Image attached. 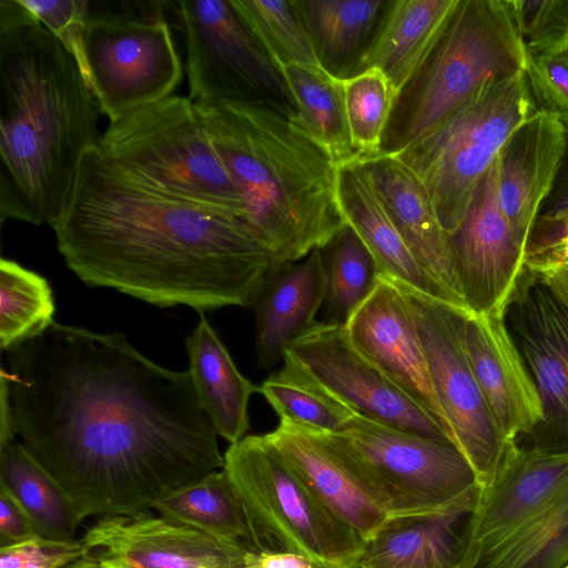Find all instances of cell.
<instances>
[{
  "instance_id": "cell-37",
  "label": "cell",
  "mask_w": 568,
  "mask_h": 568,
  "mask_svg": "<svg viewBox=\"0 0 568 568\" xmlns=\"http://www.w3.org/2000/svg\"><path fill=\"white\" fill-rule=\"evenodd\" d=\"M342 82L353 148L357 154L379 153L396 99L388 79L368 68L342 77Z\"/></svg>"
},
{
  "instance_id": "cell-17",
  "label": "cell",
  "mask_w": 568,
  "mask_h": 568,
  "mask_svg": "<svg viewBox=\"0 0 568 568\" xmlns=\"http://www.w3.org/2000/svg\"><path fill=\"white\" fill-rule=\"evenodd\" d=\"M449 245L468 310L505 314L525 267L527 247L500 207L497 159L477 185L459 226L449 235Z\"/></svg>"
},
{
  "instance_id": "cell-46",
  "label": "cell",
  "mask_w": 568,
  "mask_h": 568,
  "mask_svg": "<svg viewBox=\"0 0 568 568\" xmlns=\"http://www.w3.org/2000/svg\"><path fill=\"white\" fill-rule=\"evenodd\" d=\"M64 568H103L99 562L90 559L82 558Z\"/></svg>"
},
{
  "instance_id": "cell-10",
  "label": "cell",
  "mask_w": 568,
  "mask_h": 568,
  "mask_svg": "<svg viewBox=\"0 0 568 568\" xmlns=\"http://www.w3.org/2000/svg\"><path fill=\"white\" fill-rule=\"evenodd\" d=\"M399 284L410 303L446 434L485 486L510 444L486 403L467 355L465 326L470 311Z\"/></svg>"
},
{
  "instance_id": "cell-23",
  "label": "cell",
  "mask_w": 568,
  "mask_h": 568,
  "mask_svg": "<svg viewBox=\"0 0 568 568\" xmlns=\"http://www.w3.org/2000/svg\"><path fill=\"white\" fill-rule=\"evenodd\" d=\"M565 150L566 126L539 111L511 134L498 154L500 207L526 247Z\"/></svg>"
},
{
  "instance_id": "cell-15",
  "label": "cell",
  "mask_w": 568,
  "mask_h": 568,
  "mask_svg": "<svg viewBox=\"0 0 568 568\" xmlns=\"http://www.w3.org/2000/svg\"><path fill=\"white\" fill-rule=\"evenodd\" d=\"M265 435L317 500L365 541L393 518L368 466L342 434L280 420Z\"/></svg>"
},
{
  "instance_id": "cell-16",
  "label": "cell",
  "mask_w": 568,
  "mask_h": 568,
  "mask_svg": "<svg viewBox=\"0 0 568 568\" xmlns=\"http://www.w3.org/2000/svg\"><path fill=\"white\" fill-rule=\"evenodd\" d=\"M105 568H253L256 551L150 511L99 518L81 538Z\"/></svg>"
},
{
  "instance_id": "cell-9",
  "label": "cell",
  "mask_w": 568,
  "mask_h": 568,
  "mask_svg": "<svg viewBox=\"0 0 568 568\" xmlns=\"http://www.w3.org/2000/svg\"><path fill=\"white\" fill-rule=\"evenodd\" d=\"M168 1H91L84 34L91 90L110 122L173 94L182 63Z\"/></svg>"
},
{
  "instance_id": "cell-3",
  "label": "cell",
  "mask_w": 568,
  "mask_h": 568,
  "mask_svg": "<svg viewBox=\"0 0 568 568\" xmlns=\"http://www.w3.org/2000/svg\"><path fill=\"white\" fill-rule=\"evenodd\" d=\"M99 111L63 43L21 0H0L1 222L59 217L83 155L100 145Z\"/></svg>"
},
{
  "instance_id": "cell-12",
  "label": "cell",
  "mask_w": 568,
  "mask_h": 568,
  "mask_svg": "<svg viewBox=\"0 0 568 568\" xmlns=\"http://www.w3.org/2000/svg\"><path fill=\"white\" fill-rule=\"evenodd\" d=\"M339 434L368 466L393 517L436 511L483 487L469 462L450 442L423 437L359 414Z\"/></svg>"
},
{
  "instance_id": "cell-14",
  "label": "cell",
  "mask_w": 568,
  "mask_h": 568,
  "mask_svg": "<svg viewBox=\"0 0 568 568\" xmlns=\"http://www.w3.org/2000/svg\"><path fill=\"white\" fill-rule=\"evenodd\" d=\"M505 322L542 407L541 422L515 444L538 452H568V307L525 265Z\"/></svg>"
},
{
  "instance_id": "cell-30",
  "label": "cell",
  "mask_w": 568,
  "mask_h": 568,
  "mask_svg": "<svg viewBox=\"0 0 568 568\" xmlns=\"http://www.w3.org/2000/svg\"><path fill=\"white\" fill-rule=\"evenodd\" d=\"M295 111L339 163L357 155L345 110L342 77L322 64H286L277 69Z\"/></svg>"
},
{
  "instance_id": "cell-18",
  "label": "cell",
  "mask_w": 568,
  "mask_h": 568,
  "mask_svg": "<svg viewBox=\"0 0 568 568\" xmlns=\"http://www.w3.org/2000/svg\"><path fill=\"white\" fill-rule=\"evenodd\" d=\"M344 327L355 348L427 410L446 433L410 303L402 285L381 275Z\"/></svg>"
},
{
  "instance_id": "cell-28",
  "label": "cell",
  "mask_w": 568,
  "mask_h": 568,
  "mask_svg": "<svg viewBox=\"0 0 568 568\" xmlns=\"http://www.w3.org/2000/svg\"><path fill=\"white\" fill-rule=\"evenodd\" d=\"M0 487L24 508L40 537L75 540L78 521L71 503L54 478L22 443L0 447Z\"/></svg>"
},
{
  "instance_id": "cell-42",
  "label": "cell",
  "mask_w": 568,
  "mask_h": 568,
  "mask_svg": "<svg viewBox=\"0 0 568 568\" xmlns=\"http://www.w3.org/2000/svg\"><path fill=\"white\" fill-rule=\"evenodd\" d=\"M40 537L33 521L18 500L0 487V546Z\"/></svg>"
},
{
  "instance_id": "cell-5",
  "label": "cell",
  "mask_w": 568,
  "mask_h": 568,
  "mask_svg": "<svg viewBox=\"0 0 568 568\" xmlns=\"http://www.w3.org/2000/svg\"><path fill=\"white\" fill-rule=\"evenodd\" d=\"M527 53L509 0H458L424 64L394 102L381 152L425 138L493 78L524 71Z\"/></svg>"
},
{
  "instance_id": "cell-43",
  "label": "cell",
  "mask_w": 568,
  "mask_h": 568,
  "mask_svg": "<svg viewBox=\"0 0 568 568\" xmlns=\"http://www.w3.org/2000/svg\"><path fill=\"white\" fill-rule=\"evenodd\" d=\"M568 216V128H566V150L560 170L550 194L545 201L539 216L555 220Z\"/></svg>"
},
{
  "instance_id": "cell-39",
  "label": "cell",
  "mask_w": 568,
  "mask_h": 568,
  "mask_svg": "<svg viewBox=\"0 0 568 568\" xmlns=\"http://www.w3.org/2000/svg\"><path fill=\"white\" fill-rule=\"evenodd\" d=\"M21 2L74 57L91 89L84 48L89 0H21Z\"/></svg>"
},
{
  "instance_id": "cell-38",
  "label": "cell",
  "mask_w": 568,
  "mask_h": 568,
  "mask_svg": "<svg viewBox=\"0 0 568 568\" xmlns=\"http://www.w3.org/2000/svg\"><path fill=\"white\" fill-rule=\"evenodd\" d=\"M527 55L568 47V0H509Z\"/></svg>"
},
{
  "instance_id": "cell-40",
  "label": "cell",
  "mask_w": 568,
  "mask_h": 568,
  "mask_svg": "<svg viewBox=\"0 0 568 568\" xmlns=\"http://www.w3.org/2000/svg\"><path fill=\"white\" fill-rule=\"evenodd\" d=\"M539 111L568 128V47L542 55H527L524 69Z\"/></svg>"
},
{
  "instance_id": "cell-34",
  "label": "cell",
  "mask_w": 568,
  "mask_h": 568,
  "mask_svg": "<svg viewBox=\"0 0 568 568\" xmlns=\"http://www.w3.org/2000/svg\"><path fill=\"white\" fill-rule=\"evenodd\" d=\"M329 247L325 322L345 324L376 286L379 268L359 236L346 225Z\"/></svg>"
},
{
  "instance_id": "cell-8",
  "label": "cell",
  "mask_w": 568,
  "mask_h": 568,
  "mask_svg": "<svg viewBox=\"0 0 568 568\" xmlns=\"http://www.w3.org/2000/svg\"><path fill=\"white\" fill-rule=\"evenodd\" d=\"M99 149L164 193L246 220L243 201L190 97L172 94L110 122Z\"/></svg>"
},
{
  "instance_id": "cell-20",
  "label": "cell",
  "mask_w": 568,
  "mask_h": 568,
  "mask_svg": "<svg viewBox=\"0 0 568 568\" xmlns=\"http://www.w3.org/2000/svg\"><path fill=\"white\" fill-rule=\"evenodd\" d=\"M467 355L486 403L508 444L520 442L542 419L534 379L505 322V314L469 312Z\"/></svg>"
},
{
  "instance_id": "cell-41",
  "label": "cell",
  "mask_w": 568,
  "mask_h": 568,
  "mask_svg": "<svg viewBox=\"0 0 568 568\" xmlns=\"http://www.w3.org/2000/svg\"><path fill=\"white\" fill-rule=\"evenodd\" d=\"M83 557L81 539L59 541L37 537L0 546V568H64Z\"/></svg>"
},
{
  "instance_id": "cell-27",
  "label": "cell",
  "mask_w": 568,
  "mask_h": 568,
  "mask_svg": "<svg viewBox=\"0 0 568 568\" xmlns=\"http://www.w3.org/2000/svg\"><path fill=\"white\" fill-rule=\"evenodd\" d=\"M187 369L216 434L235 444L250 428L248 402L258 386L244 377L204 316L186 338Z\"/></svg>"
},
{
  "instance_id": "cell-2",
  "label": "cell",
  "mask_w": 568,
  "mask_h": 568,
  "mask_svg": "<svg viewBox=\"0 0 568 568\" xmlns=\"http://www.w3.org/2000/svg\"><path fill=\"white\" fill-rule=\"evenodd\" d=\"M51 227L68 267L87 285L160 307L254 306L276 271L244 217L164 193L99 148L83 155Z\"/></svg>"
},
{
  "instance_id": "cell-21",
  "label": "cell",
  "mask_w": 568,
  "mask_h": 568,
  "mask_svg": "<svg viewBox=\"0 0 568 568\" xmlns=\"http://www.w3.org/2000/svg\"><path fill=\"white\" fill-rule=\"evenodd\" d=\"M388 216L423 270L448 301L468 308L455 272L449 235L418 176L395 155L357 154Z\"/></svg>"
},
{
  "instance_id": "cell-19",
  "label": "cell",
  "mask_w": 568,
  "mask_h": 568,
  "mask_svg": "<svg viewBox=\"0 0 568 568\" xmlns=\"http://www.w3.org/2000/svg\"><path fill=\"white\" fill-rule=\"evenodd\" d=\"M567 488L568 452H538L510 444L496 473L483 486L467 568Z\"/></svg>"
},
{
  "instance_id": "cell-26",
  "label": "cell",
  "mask_w": 568,
  "mask_h": 568,
  "mask_svg": "<svg viewBox=\"0 0 568 568\" xmlns=\"http://www.w3.org/2000/svg\"><path fill=\"white\" fill-rule=\"evenodd\" d=\"M458 0L389 1L375 36L359 55V71L376 68L397 95L419 71Z\"/></svg>"
},
{
  "instance_id": "cell-47",
  "label": "cell",
  "mask_w": 568,
  "mask_h": 568,
  "mask_svg": "<svg viewBox=\"0 0 568 568\" xmlns=\"http://www.w3.org/2000/svg\"><path fill=\"white\" fill-rule=\"evenodd\" d=\"M565 568H568V566H566Z\"/></svg>"
},
{
  "instance_id": "cell-22",
  "label": "cell",
  "mask_w": 568,
  "mask_h": 568,
  "mask_svg": "<svg viewBox=\"0 0 568 568\" xmlns=\"http://www.w3.org/2000/svg\"><path fill=\"white\" fill-rule=\"evenodd\" d=\"M481 490L436 511L390 518L365 541L356 568H467Z\"/></svg>"
},
{
  "instance_id": "cell-25",
  "label": "cell",
  "mask_w": 568,
  "mask_h": 568,
  "mask_svg": "<svg viewBox=\"0 0 568 568\" xmlns=\"http://www.w3.org/2000/svg\"><path fill=\"white\" fill-rule=\"evenodd\" d=\"M337 199L347 225L366 245L381 275L450 303L398 233L357 155L337 163Z\"/></svg>"
},
{
  "instance_id": "cell-45",
  "label": "cell",
  "mask_w": 568,
  "mask_h": 568,
  "mask_svg": "<svg viewBox=\"0 0 568 568\" xmlns=\"http://www.w3.org/2000/svg\"><path fill=\"white\" fill-rule=\"evenodd\" d=\"M535 272L568 307V266L549 267Z\"/></svg>"
},
{
  "instance_id": "cell-32",
  "label": "cell",
  "mask_w": 568,
  "mask_h": 568,
  "mask_svg": "<svg viewBox=\"0 0 568 568\" xmlns=\"http://www.w3.org/2000/svg\"><path fill=\"white\" fill-rule=\"evenodd\" d=\"M568 566V488L469 568Z\"/></svg>"
},
{
  "instance_id": "cell-29",
  "label": "cell",
  "mask_w": 568,
  "mask_h": 568,
  "mask_svg": "<svg viewBox=\"0 0 568 568\" xmlns=\"http://www.w3.org/2000/svg\"><path fill=\"white\" fill-rule=\"evenodd\" d=\"M150 509L169 520L242 542L255 551L242 501L223 468L156 499Z\"/></svg>"
},
{
  "instance_id": "cell-33",
  "label": "cell",
  "mask_w": 568,
  "mask_h": 568,
  "mask_svg": "<svg viewBox=\"0 0 568 568\" xmlns=\"http://www.w3.org/2000/svg\"><path fill=\"white\" fill-rule=\"evenodd\" d=\"M55 312L48 281L12 260H0V345L2 351L40 335Z\"/></svg>"
},
{
  "instance_id": "cell-36",
  "label": "cell",
  "mask_w": 568,
  "mask_h": 568,
  "mask_svg": "<svg viewBox=\"0 0 568 568\" xmlns=\"http://www.w3.org/2000/svg\"><path fill=\"white\" fill-rule=\"evenodd\" d=\"M280 420L320 432L342 433L356 414L283 364L258 386Z\"/></svg>"
},
{
  "instance_id": "cell-44",
  "label": "cell",
  "mask_w": 568,
  "mask_h": 568,
  "mask_svg": "<svg viewBox=\"0 0 568 568\" xmlns=\"http://www.w3.org/2000/svg\"><path fill=\"white\" fill-rule=\"evenodd\" d=\"M253 568H317L303 556L292 552H256Z\"/></svg>"
},
{
  "instance_id": "cell-31",
  "label": "cell",
  "mask_w": 568,
  "mask_h": 568,
  "mask_svg": "<svg viewBox=\"0 0 568 568\" xmlns=\"http://www.w3.org/2000/svg\"><path fill=\"white\" fill-rule=\"evenodd\" d=\"M312 39L321 64L333 69L347 63L368 41L385 0H293Z\"/></svg>"
},
{
  "instance_id": "cell-1",
  "label": "cell",
  "mask_w": 568,
  "mask_h": 568,
  "mask_svg": "<svg viewBox=\"0 0 568 568\" xmlns=\"http://www.w3.org/2000/svg\"><path fill=\"white\" fill-rule=\"evenodd\" d=\"M7 358L14 432L80 524L150 511L224 467L189 371L154 363L124 334L54 322Z\"/></svg>"
},
{
  "instance_id": "cell-24",
  "label": "cell",
  "mask_w": 568,
  "mask_h": 568,
  "mask_svg": "<svg viewBox=\"0 0 568 568\" xmlns=\"http://www.w3.org/2000/svg\"><path fill=\"white\" fill-rule=\"evenodd\" d=\"M327 271L322 250L283 265L266 281L255 303L258 366L272 368L294 341L311 329L324 305Z\"/></svg>"
},
{
  "instance_id": "cell-11",
  "label": "cell",
  "mask_w": 568,
  "mask_h": 568,
  "mask_svg": "<svg viewBox=\"0 0 568 568\" xmlns=\"http://www.w3.org/2000/svg\"><path fill=\"white\" fill-rule=\"evenodd\" d=\"M168 11L184 43L194 102L290 99L280 72L231 0L168 1Z\"/></svg>"
},
{
  "instance_id": "cell-35",
  "label": "cell",
  "mask_w": 568,
  "mask_h": 568,
  "mask_svg": "<svg viewBox=\"0 0 568 568\" xmlns=\"http://www.w3.org/2000/svg\"><path fill=\"white\" fill-rule=\"evenodd\" d=\"M276 70L286 64H321L293 0H231Z\"/></svg>"
},
{
  "instance_id": "cell-6",
  "label": "cell",
  "mask_w": 568,
  "mask_h": 568,
  "mask_svg": "<svg viewBox=\"0 0 568 568\" xmlns=\"http://www.w3.org/2000/svg\"><path fill=\"white\" fill-rule=\"evenodd\" d=\"M256 552H292L317 568H356L365 540L311 493L266 435L231 444L224 467Z\"/></svg>"
},
{
  "instance_id": "cell-7",
  "label": "cell",
  "mask_w": 568,
  "mask_h": 568,
  "mask_svg": "<svg viewBox=\"0 0 568 568\" xmlns=\"http://www.w3.org/2000/svg\"><path fill=\"white\" fill-rule=\"evenodd\" d=\"M538 112L524 71L493 78L439 128L393 154L423 182L448 235L505 143Z\"/></svg>"
},
{
  "instance_id": "cell-13",
  "label": "cell",
  "mask_w": 568,
  "mask_h": 568,
  "mask_svg": "<svg viewBox=\"0 0 568 568\" xmlns=\"http://www.w3.org/2000/svg\"><path fill=\"white\" fill-rule=\"evenodd\" d=\"M282 359L356 414L423 437L450 442L427 410L355 348L343 324L317 322L287 346Z\"/></svg>"
},
{
  "instance_id": "cell-4",
  "label": "cell",
  "mask_w": 568,
  "mask_h": 568,
  "mask_svg": "<svg viewBox=\"0 0 568 568\" xmlns=\"http://www.w3.org/2000/svg\"><path fill=\"white\" fill-rule=\"evenodd\" d=\"M209 140L276 271L325 248L347 225L337 162L280 101H196Z\"/></svg>"
}]
</instances>
